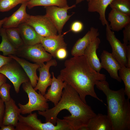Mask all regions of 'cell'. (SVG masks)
Wrapping results in <instances>:
<instances>
[{
    "instance_id": "obj_9",
    "label": "cell",
    "mask_w": 130,
    "mask_h": 130,
    "mask_svg": "<svg viewBox=\"0 0 130 130\" xmlns=\"http://www.w3.org/2000/svg\"><path fill=\"white\" fill-rule=\"evenodd\" d=\"M25 23L32 26L42 36L46 37L58 34L56 28L45 15H30Z\"/></svg>"
},
{
    "instance_id": "obj_42",
    "label": "cell",
    "mask_w": 130,
    "mask_h": 130,
    "mask_svg": "<svg viewBox=\"0 0 130 130\" xmlns=\"http://www.w3.org/2000/svg\"><path fill=\"white\" fill-rule=\"evenodd\" d=\"M82 1H84V0H82Z\"/></svg>"
},
{
    "instance_id": "obj_21",
    "label": "cell",
    "mask_w": 130,
    "mask_h": 130,
    "mask_svg": "<svg viewBox=\"0 0 130 130\" xmlns=\"http://www.w3.org/2000/svg\"><path fill=\"white\" fill-rule=\"evenodd\" d=\"M108 21L110 22V28L113 31L118 32L130 23V16L112 9L109 13Z\"/></svg>"
},
{
    "instance_id": "obj_15",
    "label": "cell",
    "mask_w": 130,
    "mask_h": 130,
    "mask_svg": "<svg viewBox=\"0 0 130 130\" xmlns=\"http://www.w3.org/2000/svg\"><path fill=\"white\" fill-rule=\"evenodd\" d=\"M65 33L46 37L41 36V43L45 50L54 58L56 57V52L59 49L61 48H66L67 45L64 38Z\"/></svg>"
},
{
    "instance_id": "obj_29",
    "label": "cell",
    "mask_w": 130,
    "mask_h": 130,
    "mask_svg": "<svg viewBox=\"0 0 130 130\" xmlns=\"http://www.w3.org/2000/svg\"><path fill=\"white\" fill-rule=\"evenodd\" d=\"M29 0H0V12L8 11L19 4L27 2Z\"/></svg>"
},
{
    "instance_id": "obj_22",
    "label": "cell",
    "mask_w": 130,
    "mask_h": 130,
    "mask_svg": "<svg viewBox=\"0 0 130 130\" xmlns=\"http://www.w3.org/2000/svg\"><path fill=\"white\" fill-rule=\"evenodd\" d=\"M113 0H90L88 2V10L90 12L99 13V19L103 26L108 22L105 17L107 7Z\"/></svg>"
},
{
    "instance_id": "obj_7",
    "label": "cell",
    "mask_w": 130,
    "mask_h": 130,
    "mask_svg": "<svg viewBox=\"0 0 130 130\" xmlns=\"http://www.w3.org/2000/svg\"><path fill=\"white\" fill-rule=\"evenodd\" d=\"M0 72L4 74L11 82L17 93L19 92L22 84L30 81L28 77L21 66L13 58L0 69Z\"/></svg>"
},
{
    "instance_id": "obj_27",
    "label": "cell",
    "mask_w": 130,
    "mask_h": 130,
    "mask_svg": "<svg viewBox=\"0 0 130 130\" xmlns=\"http://www.w3.org/2000/svg\"><path fill=\"white\" fill-rule=\"evenodd\" d=\"M6 31L9 40L17 49L24 45L18 27L6 29Z\"/></svg>"
},
{
    "instance_id": "obj_1",
    "label": "cell",
    "mask_w": 130,
    "mask_h": 130,
    "mask_svg": "<svg viewBox=\"0 0 130 130\" xmlns=\"http://www.w3.org/2000/svg\"><path fill=\"white\" fill-rule=\"evenodd\" d=\"M64 110H68L71 114L64 117L63 119L71 130H79L82 127L87 126L91 119L97 114L90 106L82 101L76 90L67 83L58 103L45 111H38V113L45 118L46 122H49L55 125L58 114Z\"/></svg>"
},
{
    "instance_id": "obj_28",
    "label": "cell",
    "mask_w": 130,
    "mask_h": 130,
    "mask_svg": "<svg viewBox=\"0 0 130 130\" xmlns=\"http://www.w3.org/2000/svg\"><path fill=\"white\" fill-rule=\"evenodd\" d=\"M119 76L124 83V92L127 98L130 99V68L124 66H121L118 70Z\"/></svg>"
},
{
    "instance_id": "obj_35",
    "label": "cell",
    "mask_w": 130,
    "mask_h": 130,
    "mask_svg": "<svg viewBox=\"0 0 130 130\" xmlns=\"http://www.w3.org/2000/svg\"><path fill=\"white\" fill-rule=\"evenodd\" d=\"M12 58L9 56L6 57L0 54V69L4 65L10 61Z\"/></svg>"
},
{
    "instance_id": "obj_10",
    "label": "cell",
    "mask_w": 130,
    "mask_h": 130,
    "mask_svg": "<svg viewBox=\"0 0 130 130\" xmlns=\"http://www.w3.org/2000/svg\"><path fill=\"white\" fill-rule=\"evenodd\" d=\"M106 26V39L111 47V54L121 66H124L126 67V53L128 45L122 43L116 38L114 32L111 29L108 22Z\"/></svg>"
},
{
    "instance_id": "obj_33",
    "label": "cell",
    "mask_w": 130,
    "mask_h": 130,
    "mask_svg": "<svg viewBox=\"0 0 130 130\" xmlns=\"http://www.w3.org/2000/svg\"><path fill=\"white\" fill-rule=\"evenodd\" d=\"M66 48H61L59 49L56 53V57L60 59H63L66 58L67 56Z\"/></svg>"
},
{
    "instance_id": "obj_24",
    "label": "cell",
    "mask_w": 130,
    "mask_h": 130,
    "mask_svg": "<svg viewBox=\"0 0 130 130\" xmlns=\"http://www.w3.org/2000/svg\"><path fill=\"white\" fill-rule=\"evenodd\" d=\"M0 35L2 41L0 44V52L4 56L10 55H15L17 49L13 45L7 35L6 29L2 27L0 29Z\"/></svg>"
},
{
    "instance_id": "obj_12",
    "label": "cell",
    "mask_w": 130,
    "mask_h": 130,
    "mask_svg": "<svg viewBox=\"0 0 130 130\" xmlns=\"http://www.w3.org/2000/svg\"><path fill=\"white\" fill-rule=\"evenodd\" d=\"M97 28L91 27L82 38L79 39L75 43L71 51V54L73 57L84 55L85 49L91 42L99 35Z\"/></svg>"
},
{
    "instance_id": "obj_8",
    "label": "cell",
    "mask_w": 130,
    "mask_h": 130,
    "mask_svg": "<svg viewBox=\"0 0 130 130\" xmlns=\"http://www.w3.org/2000/svg\"><path fill=\"white\" fill-rule=\"evenodd\" d=\"M76 7V5L74 4L64 7L55 6L45 7L46 10L45 15L48 18L54 25L58 34H62L65 25L74 13H73L71 15H68V10Z\"/></svg>"
},
{
    "instance_id": "obj_20",
    "label": "cell",
    "mask_w": 130,
    "mask_h": 130,
    "mask_svg": "<svg viewBox=\"0 0 130 130\" xmlns=\"http://www.w3.org/2000/svg\"><path fill=\"white\" fill-rule=\"evenodd\" d=\"M18 27L24 45H32L41 43L42 36L30 25L25 23L20 25Z\"/></svg>"
},
{
    "instance_id": "obj_5",
    "label": "cell",
    "mask_w": 130,
    "mask_h": 130,
    "mask_svg": "<svg viewBox=\"0 0 130 130\" xmlns=\"http://www.w3.org/2000/svg\"><path fill=\"white\" fill-rule=\"evenodd\" d=\"M18 121L26 126L27 130H71L68 124L63 119L57 118L56 125L49 122L43 123L38 118L36 113H31L26 117L20 115Z\"/></svg>"
},
{
    "instance_id": "obj_3",
    "label": "cell",
    "mask_w": 130,
    "mask_h": 130,
    "mask_svg": "<svg viewBox=\"0 0 130 130\" xmlns=\"http://www.w3.org/2000/svg\"><path fill=\"white\" fill-rule=\"evenodd\" d=\"M95 85L106 96L107 115L112 130H130V99L125 97L124 88L117 91L111 90L106 80L97 81Z\"/></svg>"
},
{
    "instance_id": "obj_34",
    "label": "cell",
    "mask_w": 130,
    "mask_h": 130,
    "mask_svg": "<svg viewBox=\"0 0 130 130\" xmlns=\"http://www.w3.org/2000/svg\"><path fill=\"white\" fill-rule=\"evenodd\" d=\"M5 111V105L0 98V128L2 125Z\"/></svg>"
},
{
    "instance_id": "obj_30",
    "label": "cell",
    "mask_w": 130,
    "mask_h": 130,
    "mask_svg": "<svg viewBox=\"0 0 130 130\" xmlns=\"http://www.w3.org/2000/svg\"><path fill=\"white\" fill-rule=\"evenodd\" d=\"M11 87V85L6 83L0 87V98L4 102L9 101L11 98L10 93Z\"/></svg>"
},
{
    "instance_id": "obj_17",
    "label": "cell",
    "mask_w": 130,
    "mask_h": 130,
    "mask_svg": "<svg viewBox=\"0 0 130 130\" xmlns=\"http://www.w3.org/2000/svg\"><path fill=\"white\" fill-rule=\"evenodd\" d=\"M27 2L21 4L19 8L7 19L3 25L2 27L6 29L18 27L20 24L25 23L30 15L26 11Z\"/></svg>"
},
{
    "instance_id": "obj_23",
    "label": "cell",
    "mask_w": 130,
    "mask_h": 130,
    "mask_svg": "<svg viewBox=\"0 0 130 130\" xmlns=\"http://www.w3.org/2000/svg\"><path fill=\"white\" fill-rule=\"evenodd\" d=\"M87 127L89 130H112L110 120L107 115L101 113L92 118Z\"/></svg>"
},
{
    "instance_id": "obj_14",
    "label": "cell",
    "mask_w": 130,
    "mask_h": 130,
    "mask_svg": "<svg viewBox=\"0 0 130 130\" xmlns=\"http://www.w3.org/2000/svg\"><path fill=\"white\" fill-rule=\"evenodd\" d=\"M102 67L105 69L112 78L121 82L122 80L118 74L121 66L112 56L111 53L104 50L100 56Z\"/></svg>"
},
{
    "instance_id": "obj_39",
    "label": "cell",
    "mask_w": 130,
    "mask_h": 130,
    "mask_svg": "<svg viewBox=\"0 0 130 130\" xmlns=\"http://www.w3.org/2000/svg\"><path fill=\"white\" fill-rule=\"evenodd\" d=\"M7 17H5L3 19L0 20V29L2 27L3 24L7 19Z\"/></svg>"
},
{
    "instance_id": "obj_37",
    "label": "cell",
    "mask_w": 130,
    "mask_h": 130,
    "mask_svg": "<svg viewBox=\"0 0 130 130\" xmlns=\"http://www.w3.org/2000/svg\"><path fill=\"white\" fill-rule=\"evenodd\" d=\"M15 126L12 124L2 125L0 127V130H15Z\"/></svg>"
},
{
    "instance_id": "obj_16",
    "label": "cell",
    "mask_w": 130,
    "mask_h": 130,
    "mask_svg": "<svg viewBox=\"0 0 130 130\" xmlns=\"http://www.w3.org/2000/svg\"><path fill=\"white\" fill-rule=\"evenodd\" d=\"M100 42V40L98 37L92 41L85 50L84 55L91 67L98 73H100L102 68L97 55V50Z\"/></svg>"
},
{
    "instance_id": "obj_18",
    "label": "cell",
    "mask_w": 130,
    "mask_h": 130,
    "mask_svg": "<svg viewBox=\"0 0 130 130\" xmlns=\"http://www.w3.org/2000/svg\"><path fill=\"white\" fill-rule=\"evenodd\" d=\"M8 56L16 61L21 66L28 77L32 85L34 88L39 79L37 70L40 67L39 65L36 63H30L24 58L15 55H10Z\"/></svg>"
},
{
    "instance_id": "obj_11",
    "label": "cell",
    "mask_w": 130,
    "mask_h": 130,
    "mask_svg": "<svg viewBox=\"0 0 130 130\" xmlns=\"http://www.w3.org/2000/svg\"><path fill=\"white\" fill-rule=\"evenodd\" d=\"M57 65L56 60L52 59L46 62V64L39 67L38 69L39 75L38 82L34 88L35 91L38 90L42 95H45L47 88L51 85L52 82V78L49 72L50 68L52 66H55Z\"/></svg>"
},
{
    "instance_id": "obj_13",
    "label": "cell",
    "mask_w": 130,
    "mask_h": 130,
    "mask_svg": "<svg viewBox=\"0 0 130 130\" xmlns=\"http://www.w3.org/2000/svg\"><path fill=\"white\" fill-rule=\"evenodd\" d=\"M52 78L51 86L47 92L44 96L48 100L53 103L54 106L56 105L60 100L62 93V90L67 83L63 81L59 75L56 78L54 73L52 72Z\"/></svg>"
},
{
    "instance_id": "obj_4",
    "label": "cell",
    "mask_w": 130,
    "mask_h": 130,
    "mask_svg": "<svg viewBox=\"0 0 130 130\" xmlns=\"http://www.w3.org/2000/svg\"><path fill=\"white\" fill-rule=\"evenodd\" d=\"M22 87L27 94L29 98L27 103L18 104L21 113L23 115L30 114L35 110L45 111L49 109L48 100L39 91H36L32 85L30 81L23 83Z\"/></svg>"
},
{
    "instance_id": "obj_25",
    "label": "cell",
    "mask_w": 130,
    "mask_h": 130,
    "mask_svg": "<svg viewBox=\"0 0 130 130\" xmlns=\"http://www.w3.org/2000/svg\"><path fill=\"white\" fill-rule=\"evenodd\" d=\"M27 7L29 9L37 6L44 7L52 6L64 7L69 6L67 0H29Z\"/></svg>"
},
{
    "instance_id": "obj_38",
    "label": "cell",
    "mask_w": 130,
    "mask_h": 130,
    "mask_svg": "<svg viewBox=\"0 0 130 130\" xmlns=\"http://www.w3.org/2000/svg\"><path fill=\"white\" fill-rule=\"evenodd\" d=\"M7 78L3 74L0 72V87L4 83H6Z\"/></svg>"
},
{
    "instance_id": "obj_19",
    "label": "cell",
    "mask_w": 130,
    "mask_h": 130,
    "mask_svg": "<svg viewBox=\"0 0 130 130\" xmlns=\"http://www.w3.org/2000/svg\"><path fill=\"white\" fill-rule=\"evenodd\" d=\"M5 113L2 125L12 124L15 127L18 122V118L21 113L20 110L12 98L4 102Z\"/></svg>"
},
{
    "instance_id": "obj_2",
    "label": "cell",
    "mask_w": 130,
    "mask_h": 130,
    "mask_svg": "<svg viewBox=\"0 0 130 130\" xmlns=\"http://www.w3.org/2000/svg\"><path fill=\"white\" fill-rule=\"evenodd\" d=\"M64 66L59 75L63 81L76 90L84 103H87V95L103 103L97 96L94 87L97 81L106 80V75L93 70L85 56L74 57L66 60Z\"/></svg>"
},
{
    "instance_id": "obj_41",
    "label": "cell",
    "mask_w": 130,
    "mask_h": 130,
    "mask_svg": "<svg viewBox=\"0 0 130 130\" xmlns=\"http://www.w3.org/2000/svg\"><path fill=\"white\" fill-rule=\"evenodd\" d=\"M87 2H88L90 0H86Z\"/></svg>"
},
{
    "instance_id": "obj_40",
    "label": "cell",
    "mask_w": 130,
    "mask_h": 130,
    "mask_svg": "<svg viewBox=\"0 0 130 130\" xmlns=\"http://www.w3.org/2000/svg\"><path fill=\"white\" fill-rule=\"evenodd\" d=\"M76 1V4H77L81 3L82 1V0H75Z\"/></svg>"
},
{
    "instance_id": "obj_32",
    "label": "cell",
    "mask_w": 130,
    "mask_h": 130,
    "mask_svg": "<svg viewBox=\"0 0 130 130\" xmlns=\"http://www.w3.org/2000/svg\"><path fill=\"white\" fill-rule=\"evenodd\" d=\"M123 31V43L127 45L130 43V23L126 25L124 28Z\"/></svg>"
},
{
    "instance_id": "obj_31",
    "label": "cell",
    "mask_w": 130,
    "mask_h": 130,
    "mask_svg": "<svg viewBox=\"0 0 130 130\" xmlns=\"http://www.w3.org/2000/svg\"><path fill=\"white\" fill-rule=\"evenodd\" d=\"M84 28V25L81 21L76 20L73 22L71 24L70 31L75 33H78L82 31Z\"/></svg>"
},
{
    "instance_id": "obj_6",
    "label": "cell",
    "mask_w": 130,
    "mask_h": 130,
    "mask_svg": "<svg viewBox=\"0 0 130 130\" xmlns=\"http://www.w3.org/2000/svg\"><path fill=\"white\" fill-rule=\"evenodd\" d=\"M15 55L37 63L40 67L51 59L52 57L46 52L41 43L24 45L17 49Z\"/></svg>"
},
{
    "instance_id": "obj_43",
    "label": "cell",
    "mask_w": 130,
    "mask_h": 130,
    "mask_svg": "<svg viewBox=\"0 0 130 130\" xmlns=\"http://www.w3.org/2000/svg\"></svg>"
},
{
    "instance_id": "obj_26",
    "label": "cell",
    "mask_w": 130,
    "mask_h": 130,
    "mask_svg": "<svg viewBox=\"0 0 130 130\" xmlns=\"http://www.w3.org/2000/svg\"><path fill=\"white\" fill-rule=\"evenodd\" d=\"M109 6L112 9L130 16V0H113Z\"/></svg>"
},
{
    "instance_id": "obj_36",
    "label": "cell",
    "mask_w": 130,
    "mask_h": 130,
    "mask_svg": "<svg viewBox=\"0 0 130 130\" xmlns=\"http://www.w3.org/2000/svg\"><path fill=\"white\" fill-rule=\"evenodd\" d=\"M127 65L126 67L130 68V44L127 46L126 53Z\"/></svg>"
}]
</instances>
